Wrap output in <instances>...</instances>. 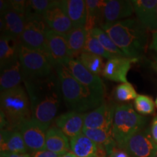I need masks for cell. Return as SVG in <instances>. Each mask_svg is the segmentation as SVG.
Wrapping results in <instances>:
<instances>
[{"label":"cell","mask_w":157,"mask_h":157,"mask_svg":"<svg viewBox=\"0 0 157 157\" xmlns=\"http://www.w3.org/2000/svg\"><path fill=\"white\" fill-rule=\"evenodd\" d=\"M82 133L89 137L97 146L105 147L109 156L113 148L118 146L113 137L112 132L100 129H87L84 127Z\"/></svg>","instance_id":"4316f807"},{"label":"cell","mask_w":157,"mask_h":157,"mask_svg":"<svg viewBox=\"0 0 157 157\" xmlns=\"http://www.w3.org/2000/svg\"><path fill=\"white\" fill-rule=\"evenodd\" d=\"M19 60L23 72V81L45 77L53 72V64L47 56L31 50L21 44Z\"/></svg>","instance_id":"8992f818"},{"label":"cell","mask_w":157,"mask_h":157,"mask_svg":"<svg viewBox=\"0 0 157 157\" xmlns=\"http://www.w3.org/2000/svg\"><path fill=\"white\" fill-rule=\"evenodd\" d=\"M150 48L152 49V50H154L155 52H156V53H157V45H155V46L152 47V48Z\"/></svg>","instance_id":"60d3db41"},{"label":"cell","mask_w":157,"mask_h":157,"mask_svg":"<svg viewBox=\"0 0 157 157\" xmlns=\"http://www.w3.org/2000/svg\"><path fill=\"white\" fill-rule=\"evenodd\" d=\"M147 119L139 114L132 104H121L115 106L113 112L112 135L117 146L121 148L133 135L144 128Z\"/></svg>","instance_id":"5b68a950"},{"label":"cell","mask_w":157,"mask_h":157,"mask_svg":"<svg viewBox=\"0 0 157 157\" xmlns=\"http://www.w3.org/2000/svg\"><path fill=\"white\" fill-rule=\"evenodd\" d=\"M132 2L128 0H108L103 10V24L101 29L131 16L134 13Z\"/></svg>","instance_id":"5bb4252c"},{"label":"cell","mask_w":157,"mask_h":157,"mask_svg":"<svg viewBox=\"0 0 157 157\" xmlns=\"http://www.w3.org/2000/svg\"><path fill=\"white\" fill-rule=\"evenodd\" d=\"M137 59L129 58L127 57L115 56L107 60L103 71V77L113 82L126 83L127 75L133 62Z\"/></svg>","instance_id":"2e32d148"},{"label":"cell","mask_w":157,"mask_h":157,"mask_svg":"<svg viewBox=\"0 0 157 157\" xmlns=\"http://www.w3.org/2000/svg\"><path fill=\"white\" fill-rule=\"evenodd\" d=\"M60 155L56 154V153H54L52 151H50L46 150H42L39 151L34 152L32 154V157H59Z\"/></svg>","instance_id":"e575fe53"},{"label":"cell","mask_w":157,"mask_h":157,"mask_svg":"<svg viewBox=\"0 0 157 157\" xmlns=\"http://www.w3.org/2000/svg\"><path fill=\"white\" fill-rule=\"evenodd\" d=\"M59 157H77V156H76L73 152L68 151V152L65 153V154H63L60 155V156Z\"/></svg>","instance_id":"ab89813d"},{"label":"cell","mask_w":157,"mask_h":157,"mask_svg":"<svg viewBox=\"0 0 157 157\" xmlns=\"http://www.w3.org/2000/svg\"><path fill=\"white\" fill-rule=\"evenodd\" d=\"M155 45H157V30L153 33L152 42H151V44L150 48H152V47L155 46Z\"/></svg>","instance_id":"f35d334b"},{"label":"cell","mask_w":157,"mask_h":157,"mask_svg":"<svg viewBox=\"0 0 157 157\" xmlns=\"http://www.w3.org/2000/svg\"><path fill=\"white\" fill-rule=\"evenodd\" d=\"M48 27L51 30L66 36L74 28L72 22L64 9L63 1H56L44 15Z\"/></svg>","instance_id":"7c38bea8"},{"label":"cell","mask_w":157,"mask_h":157,"mask_svg":"<svg viewBox=\"0 0 157 157\" xmlns=\"http://www.w3.org/2000/svg\"><path fill=\"white\" fill-rule=\"evenodd\" d=\"M56 1L51 0H31L29 1L27 16L44 17L48 9L55 3Z\"/></svg>","instance_id":"1f68e13d"},{"label":"cell","mask_w":157,"mask_h":157,"mask_svg":"<svg viewBox=\"0 0 157 157\" xmlns=\"http://www.w3.org/2000/svg\"><path fill=\"white\" fill-rule=\"evenodd\" d=\"M68 137L57 127H50L46 132L45 149L59 155L68 152L71 149Z\"/></svg>","instance_id":"ffe728a7"},{"label":"cell","mask_w":157,"mask_h":157,"mask_svg":"<svg viewBox=\"0 0 157 157\" xmlns=\"http://www.w3.org/2000/svg\"><path fill=\"white\" fill-rule=\"evenodd\" d=\"M137 19L147 30H157V0H133Z\"/></svg>","instance_id":"e0dca14e"},{"label":"cell","mask_w":157,"mask_h":157,"mask_svg":"<svg viewBox=\"0 0 157 157\" xmlns=\"http://www.w3.org/2000/svg\"><path fill=\"white\" fill-rule=\"evenodd\" d=\"M134 106L135 111L142 116L152 114L155 111L154 102L148 95H137L134 101Z\"/></svg>","instance_id":"4dcf8cb0"},{"label":"cell","mask_w":157,"mask_h":157,"mask_svg":"<svg viewBox=\"0 0 157 157\" xmlns=\"http://www.w3.org/2000/svg\"><path fill=\"white\" fill-rule=\"evenodd\" d=\"M21 42L1 35L0 39V68L1 71L19 60Z\"/></svg>","instance_id":"d6986e66"},{"label":"cell","mask_w":157,"mask_h":157,"mask_svg":"<svg viewBox=\"0 0 157 157\" xmlns=\"http://www.w3.org/2000/svg\"><path fill=\"white\" fill-rule=\"evenodd\" d=\"M23 81V72L20 60L1 71L0 90L1 93L20 86Z\"/></svg>","instance_id":"cb8c5ba5"},{"label":"cell","mask_w":157,"mask_h":157,"mask_svg":"<svg viewBox=\"0 0 157 157\" xmlns=\"http://www.w3.org/2000/svg\"><path fill=\"white\" fill-rule=\"evenodd\" d=\"M63 99L71 111L84 113L103 103V94L86 87L72 76L64 65L55 66Z\"/></svg>","instance_id":"7a4b0ae2"},{"label":"cell","mask_w":157,"mask_h":157,"mask_svg":"<svg viewBox=\"0 0 157 157\" xmlns=\"http://www.w3.org/2000/svg\"><path fill=\"white\" fill-rule=\"evenodd\" d=\"M84 52H90V53L97 55L102 57V58H106L107 60L113 58V55L109 53L105 50V48L102 46L99 41L95 37L90 34V31H87V39H86V43L84 45Z\"/></svg>","instance_id":"f546056e"},{"label":"cell","mask_w":157,"mask_h":157,"mask_svg":"<svg viewBox=\"0 0 157 157\" xmlns=\"http://www.w3.org/2000/svg\"><path fill=\"white\" fill-rule=\"evenodd\" d=\"M9 6L11 9L14 10L15 11L27 15L29 7V1L12 0V1H9Z\"/></svg>","instance_id":"836d02e7"},{"label":"cell","mask_w":157,"mask_h":157,"mask_svg":"<svg viewBox=\"0 0 157 157\" xmlns=\"http://www.w3.org/2000/svg\"><path fill=\"white\" fill-rule=\"evenodd\" d=\"M102 29L127 58L138 60L146 50L147 29L138 19L127 18Z\"/></svg>","instance_id":"3957f363"},{"label":"cell","mask_w":157,"mask_h":157,"mask_svg":"<svg viewBox=\"0 0 157 157\" xmlns=\"http://www.w3.org/2000/svg\"><path fill=\"white\" fill-rule=\"evenodd\" d=\"M48 29V27L43 17H28V22L20 38L21 44L31 50L42 52L49 58L46 41Z\"/></svg>","instance_id":"52a82bcc"},{"label":"cell","mask_w":157,"mask_h":157,"mask_svg":"<svg viewBox=\"0 0 157 157\" xmlns=\"http://www.w3.org/2000/svg\"><path fill=\"white\" fill-rule=\"evenodd\" d=\"M154 68L157 71V57H156V63H155V65H154Z\"/></svg>","instance_id":"b9f144b4"},{"label":"cell","mask_w":157,"mask_h":157,"mask_svg":"<svg viewBox=\"0 0 157 157\" xmlns=\"http://www.w3.org/2000/svg\"><path fill=\"white\" fill-rule=\"evenodd\" d=\"M23 82L30 101L31 119L48 130L56 119L62 96L58 75L52 73Z\"/></svg>","instance_id":"6da1fadb"},{"label":"cell","mask_w":157,"mask_h":157,"mask_svg":"<svg viewBox=\"0 0 157 157\" xmlns=\"http://www.w3.org/2000/svg\"><path fill=\"white\" fill-rule=\"evenodd\" d=\"M156 157H157V154H156Z\"/></svg>","instance_id":"ee69618b"},{"label":"cell","mask_w":157,"mask_h":157,"mask_svg":"<svg viewBox=\"0 0 157 157\" xmlns=\"http://www.w3.org/2000/svg\"><path fill=\"white\" fill-rule=\"evenodd\" d=\"M17 131L22 135L28 150L33 153L44 150L47 130L36 121L32 119L23 121Z\"/></svg>","instance_id":"8fae6325"},{"label":"cell","mask_w":157,"mask_h":157,"mask_svg":"<svg viewBox=\"0 0 157 157\" xmlns=\"http://www.w3.org/2000/svg\"><path fill=\"white\" fill-rule=\"evenodd\" d=\"M84 117L85 113L70 111L56 117L55 123L58 128L71 139L82 132Z\"/></svg>","instance_id":"ac0fdd59"},{"label":"cell","mask_w":157,"mask_h":157,"mask_svg":"<svg viewBox=\"0 0 157 157\" xmlns=\"http://www.w3.org/2000/svg\"><path fill=\"white\" fill-rule=\"evenodd\" d=\"M64 66L80 83L98 93L103 94V84L100 76L89 71L77 58H71Z\"/></svg>","instance_id":"9a60e30c"},{"label":"cell","mask_w":157,"mask_h":157,"mask_svg":"<svg viewBox=\"0 0 157 157\" xmlns=\"http://www.w3.org/2000/svg\"><path fill=\"white\" fill-rule=\"evenodd\" d=\"M1 157H31L27 153H13L1 151Z\"/></svg>","instance_id":"8d00e7d4"},{"label":"cell","mask_w":157,"mask_h":157,"mask_svg":"<svg viewBox=\"0 0 157 157\" xmlns=\"http://www.w3.org/2000/svg\"><path fill=\"white\" fill-rule=\"evenodd\" d=\"M47 48L49 58L54 67L65 65L71 58L66 36L48 28L46 33Z\"/></svg>","instance_id":"30bf717a"},{"label":"cell","mask_w":157,"mask_h":157,"mask_svg":"<svg viewBox=\"0 0 157 157\" xmlns=\"http://www.w3.org/2000/svg\"><path fill=\"white\" fill-rule=\"evenodd\" d=\"M1 116L8 129L17 130L23 121L31 119V104L27 92L22 86L1 93Z\"/></svg>","instance_id":"277c9868"},{"label":"cell","mask_w":157,"mask_h":157,"mask_svg":"<svg viewBox=\"0 0 157 157\" xmlns=\"http://www.w3.org/2000/svg\"><path fill=\"white\" fill-rule=\"evenodd\" d=\"M0 148L1 151L13 153H27L28 151L19 131L12 129L1 130Z\"/></svg>","instance_id":"44dd1931"},{"label":"cell","mask_w":157,"mask_h":157,"mask_svg":"<svg viewBox=\"0 0 157 157\" xmlns=\"http://www.w3.org/2000/svg\"><path fill=\"white\" fill-rule=\"evenodd\" d=\"M115 106L103 103L97 109L85 113L84 127L87 129H100L112 132L113 118Z\"/></svg>","instance_id":"4fadbf2b"},{"label":"cell","mask_w":157,"mask_h":157,"mask_svg":"<svg viewBox=\"0 0 157 157\" xmlns=\"http://www.w3.org/2000/svg\"><path fill=\"white\" fill-rule=\"evenodd\" d=\"M150 130L153 139L157 144V116H156L153 119L151 125L150 127Z\"/></svg>","instance_id":"74e56055"},{"label":"cell","mask_w":157,"mask_h":157,"mask_svg":"<svg viewBox=\"0 0 157 157\" xmlns=\"http://www.w3.org/2000/svg\"><path fill=\"white\" fill-rule=\"evenodd\" d=\"M109 157H131L124 150L119 148V146L113 148L112 152L109 155Z\"/></svg>","instance_id":"d590c367"},{"label":"cell","mask_w":157,"mask_h":157,"mask_svg":"<svg viewBox=\"0 0 157 157\" xmlns=\"http://www.w3.org/2000/svg\"><path fill=\"white\" fill-rule=\"evenodd\" d=\"M90 34L94 37L99 41L102 46L105 48V50L109 52V53L113 55V56H120V57H126L124 54L121 52L120 49L116 45L114 42H113L112 39H111L109 35L104 31L103 29L97 27V28L93 29V30L90 31Z\"/></svg>","instance_id":"f1b7e54d"},{"label":"cell","mask_w":157,"mask_h":157,"mask_svg":"<svg viewBox=\"0 0 157 157\" xmlns=\"http://www.w3.org/2000/svg\"><path fill=\"white\" fill-rule=\"evenodd\" d=\"M155 104H156V106L157 108V98H156V101H155Z\"/></svg>","instance_id":"7bdbcfd3"},{"label":"cell","mask_w":157,"mask_h":157,"mask_svg":"<svg viewBox=\"0 0 157 157\" xmlns=\"http://www.w3.org/2000/svg\"><path fill=\"white\" fill-rule=\"evenodd\" d=\"M87 36V31L84 26L74 27L66 36L71 58L78 56L84 52Z\"/></svg>","instance_id":"484cf974"},{"label":"cell","mask_w":157,"mask_h":157,"mask_svg":"<svg viewBox=\"0 0 157 157\" xmlns=\"http://www.w3.org/2000/svg\"><path fill=\"white\" fill-rule=\"evenodd\" d=\"M76 58L92 74L98 76L103 74L105 64L103 62V58L102 57L90 52H83Z\"/></svg>","instance_id":"83f0119b"},{"label":"cell","mask_w":157,"mask_h":157,"mask_svg":"<svg viewBox=\"0 0 157 157\" xmlns=\"http://www.w3.org/2000/svg\"><path fill=\"white\" fill-rule=\"evenodd\" d=\"M105 5L104 0H87V21L84 25L86 30L90 31L103 24V10Z\"/></svg>","instance_id":"603a6c76"},{"label":"cell","mask_w":157,"mask_h":157,"mask_svg":"<svg viewBox=\"0 0 157 157\" xmlns=\"http://www.w3.org/2000/svg\"><path fill=\"white\" fill-rule=\"evenodd\" d=\"M114 98L119 102H127L135 99L138 95L133 86L129 82L121 83L114 90Z\"/></svg>","instance_id":"d6a6232c"},{"label":"cell","mask_w":157,"mask_h":157,"mask_svg":"<svg viewBox=\"0 0 157 157\" xmlns=\"http://www.w3.org/2000/svg\"><path fill=\"white\" fill-rule=\"evenodd\" d=\"M64 9L74 27L84 26L87 21V5L84 0H64Z\"/></svg>","instance_id":"7402d4cb"},{"label":"cell","mask_w":157,"mask_h":157,"mask_svg":"<svg viewBox=\"0 0 157 157\" xmlns=\"http://www.w3.org/2000/svg\"><path fill=\"white\" fill-rule=\"evenodd\" d=\"M70 148L77 157H95L98 146L82 132L70 139Z\"/></svg>","instance_id":"d4e9b609"},{"label":"cell","mask_w":157,"mask_h":157,"mask_svg":"<svg viewBox=\"0 0 157 157\" xmlns=\"http://www.w3.org/2000/svg\"><path fill=\"white\" fill-rule=\"evenodd\" d=\"M121 149L131 157H156L157 144L150 128H143L129 137Z\"/></svg>","instance_id":"ba28073f"},{"label":"cell","mask_w":157,"mask_h":157,"mask_svg":"<svg viewBox=\"0 0 157 157\" xmlns=\"http://www.w3.org/2000/svg\"><path fill=\"white\" fill-rule=\"evenodd\" d=\"M28 22V16L9 7L1 12V35L13 40L20 41L21 34Z\"/></svg>","instance_id":"9c48e42d"}]
</instances>
